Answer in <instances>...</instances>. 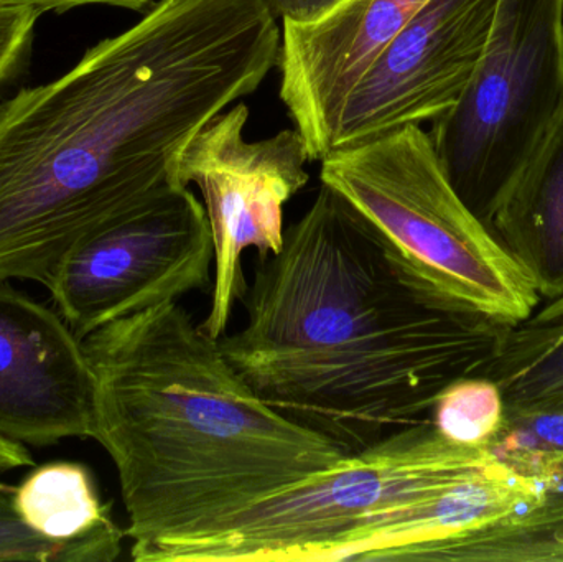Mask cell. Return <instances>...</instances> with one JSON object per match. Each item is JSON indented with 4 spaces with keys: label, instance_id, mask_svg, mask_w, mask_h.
Instances as JSON below:
<instances>
[{
    "label": "cell",
    "instance_id": "cell-1",
    "mask_svg": "<svg viewBox=\"0 0 563 562\" xmlns=\"http://www.w3.org/2000/svg\"><path fill=\"white\" fill-rule=\"evenodd\" d=\"M267 0H158L55 81L0 102V283L45 284L89 234L172 187V165L280 55Z\"/></svg>",
    "mask_w": 563,
    "mask_h": 562
},
{
    "label": "cell",
    "instance_id": "cell-2",
    "mask_svg": "<svg viewBox=\"0 0 563 562\" xmlns=\"http://www.w3.org/2000/svg\"><path fill=\"white\" fill-rule=\"evenodd\" d=\"M243 302L246 327L220 340L231 365L347 454L429 422L449 386L485 376L509 329L439 289L324 184Z\"/></svg>",
    "mask_w": 563,
    "mask_h": 562
},
{
    "label": "cell",
    "instance_id": "cell-3",
    "mask_svg": "<svg viewBox=\"0 0 563 562\" xmlns=\"http://www.w3.org/2000/svg\"><path fill=\"white\" fill-rule=\"evenodd\" d=\"M82 346L92 439L118 469L131 554L200 533L351 455L267 405L178 302L115 320Z\"/></svg>",
    "mask_w": 563,
    "mask_h": 562
},
{
    "label": "cell",
    "instance_id": "cell-4",
    "mask_svg": "<svg viewBox=\"0 0 563 562\" xmlns=\"http://www.w3.org/2000/svg\"><path fill=\"white\" fill-rule=\"evenodd\" d=\"M496 459L492 449L456 444L432 422H423L200 533L161 541L131 557L137 562H318L347 535L483 471Z\"/></svg>",
    "mask_w": 563,
    "mask_h": 562
},
{
    "label": "cell",
    "instance_id": "cell-5",
    "mask_svg": "<svg viewBox=\"0 0 563 562\" xmlns=\"http://www.w3.org/2000/svg\"><path fill=\"white\" fill-rule=\"evenodd\" d=\"M320 180L453 299L501 326L531 319L534 284L456 194L422 125L330 152Z\"/></svg>",
    "mask_w": 563,
    "mask_h": 562
},
{
    "label": "cell",
    "instance_id": "cell-6",
    "mask_svg": "<svg viewBox=\"0 0 563 562\" xmlns=\"http://www.w3.org/2000/svg\"><path fill=\"white\" fill-rule=\"evenodd\" d=\"M562 112L563 0H498L468 85L429 132L450 184L486 227Z\"/></svg>",
    "mask_w": 563,
    "mask_h": 562
},
{
    "label": "cell",
    "instance_id": "cell-7",
    "mask_svg": "<svg viewBox=\"0 0 563 562\" xmlns=\"http://www.w3.org/2000/svg\"><path fill=\"white\" fill-rule=\"evenodd\" d=\"M213 236L203 201L165 188L76 244L43 286L79 340L211 286Z\"/></svg>",
    "mask_w": 563,
    "mask_h": 562
},
{
    "label": "cell",
    "instance_id": "cell-8",
    "mask_svg": "<svg viewBox=\"0 0 563 562\" xmlns=\"http://www.w3.org/2000/svg\"><path fill=\"white\" fill-rule=\"evenodd\" d=\"M250 108L234 102L210 119L172 165L177 187L200 188L213 236L214 276L211 307L201 329L221 340L243 300L247 284L244 251L256 247L260 261L284 244V207L310 180L307 139L285 129L261 141H247Z\"/></svg>",
    "mask_w": 563,
    "mask_h": 562
},
{
    "label": "cell",
    "instance_id": "cell-9",
    "mask_svg": "<svg viewBox=\"0 0 563 562\" xmlns=\"http://www.w3.org/2000/svg\"><path fill=\"white\" fill-rule=\"evenodd\" d=\"M496 7L498 0H429L347 96L333 151L450 111L482 58Z\"/></svg>",
    "mask_w": 563,
    "mask_h": 562
},
{
    "label": "cell",
    "instance_id": "cell-10",
    "mask_svg": "<svg viewBox=\"0 0 563 562\" xmlns=\"http://www.w3.org/2000/svg\"><path fill=\"white\" fill-rule=\"evenodd\" d=\"M95 436L82 340L59 313L0 283V438L46 448Z\"/></svg>",
    "mask_w": 563,
    "mask_h": 562
},
{
    "label": "cell",
    "instance_id": "cell-11",
    "mask_svg": "<svg viewBox=\"0 0 563 562\" xmlns=\"http://www.w3.org/2000/svg\"><path fill=\"white\" fill-rule=\"evenodd\" d=\"M429 0H338L317 22L282 23L279 96L311 161L333 151L347 96Z\"/></svg>",
    "mask_w": 563,
    "mask_h": 562
},
{
    "label": "cell",
    "instance_id": "cell-12",
    "mask_svg": "<svg viewBox=\"0 0 563 562\" xmlns=\"http://www.w3.org/2000/svg\"><path fill=\"white\" fill-rule=\"evenodd\" d=\"M542 504L539 482L498 455L483 471L347 535L318 562H466L483 535Z\"/></svg>",
    "mask_w": 563,
    "mask_h": 562
},
{
    "label": "cell",
    "instance_id": "cell-13",
    "mask_svg": "<svg viewBox=\"0 0 563 562\" xmlns=\"http://www.w3.org/2000/svg\"><path fill=\"white\" fill-rule=\"evenodd\" d=\"M489 228L539 296L563 297V112L499 198Z\"/></svg>",
    "mask_w": 563,
    "mask_h": 562
},
{
    "label": "cell",
    "instance_id": "cell-14",
    "mask_svg": "<svg viewBox=\"0 0 563 562\" xmlns=\"http://www.w3.org/2000/svg\"><path fill=\"white\" fill-rule=\"evenodd\" d=\"M13 502L23 524L45 540L89 541L121 554L125 531L112 520L85 465L53 462L35 469L15 487Z\"/></svg>",
    "mask_w": 563,
    "mask_h": 562
},
{
    "label": "cell",
    "instance_id": "cell-15",
    "mask_svg": "<svg viewBox=\"0 0 563 562\" xmlns=\"http://www.w3.org/2000/svg\"><path fill=\"white\" fill-rule=\"evenodd\" d=\"M485 376L501 389L506 409L563 403V317L509 327Z\"/></svg>",
    "mask_w": 563,
    "mask_h": 562
},
{
    "label": "cell",
    "instance_id": "cell-16",
    "mask_svg": "<svg viewBox=\"0 0 563 562\" xmlns=\"http://www.w3.org/2000/svg\"><path fill=\"white\" fill-rule=\"evenodd\" d=\"M506 403L486 376L460 379L445 389L432 409L433 428L456 444L489 448L501 429Z\"/></svg>",
    "mask_w": 563,
    "mask_h": 562
},
{
    "label": "cell",
    "instance_id": "cell-17",
    "mask_svg": "<svg viewBox=\"0 0 563 562\" xmlns=\"http://www.w3.org/2000/svg\"><path fill=\"white\" fill-rule=\"evenodd\" d=\"M15 487L0 484V561L112 562L121 554L89 541L56 543L30 530L15 508Z\"/></svg>",
    "mask_w": 563,
    "mask_h": 562
},
{
    "label": "cell",
    "instance_id": "cell-18",
    "mask_svg": "<svg viewBox=\"0 0 563 562\" xmlns=\"http://www.w3.org/2000/svg\"><path fill=\"white\" fill-rule=\"evenodd\" d=\"M40 15L38 10L30 7L0 9V88L25 62Z\"/></svg>",
    "mask_w": 563,
    "mask_h": 562
},
{
    "label": "cell",
    "instance_id": "cell-19",
    "mask_svg": "<svg viewBox=\"0 0 563 562\" xmlns=\"http://www.w3.org/2000/svg\"><path fill=\"white\" fill-rule=\"evenodd\" d=\"M157 3V0H0V9H20L30 7L38 10L40 13L53 12L63 13L66 10L82 5H109L119 9L132 10V12L145 13Z\"/></svg>",
    "mask_w": 563,
    "mask_h": 562
},
{
    "label": "cell",
    "instance_id": "cell-20",
    "mask_svg": "<svg viewBox=\"0 0 563 562\" xmlns=\"http://www.w3.org/2000/svg\"><path fill=\"white\" fill-rule=\"evenodd\" d=\"M271 10L282 23L307 25L317 22L338 0H267Z\"/></svg>",
    "mask_w": 563,
    "mask_h": 562
},
{
    "label": "cell",
    "instance_id": "cell-21",
    "mask_svg": "<svg viewBox=\"0 0 563 562\" xmlns=\"http://www.w3.org/2000/svg\"><path fill=\"white\" fill-rule=\"evenodd\" d=\"M541 485L544 504L563 507V454L545 459L529 471Z\"/></svg>",
    "mask_w": 563,
    "mask_h": 562
},
{
    "label": "cell",
    "instance_id": "cell-22",
    "mask_svg": "<svg viewBox=\"0 0 563 562\" xmlns=\"http://www.w3.org/2000/svg\"><path fill=\"white\" fill-rule=\"evenodd\" d=\"M561 317H563V297L549 302L544 309L539 310L534 317H531V320H534V322H551V320L561 319Z\"/></svg>",
    "mask_w": 563,
    "mask_h": 562
},
{
    "label": "cell",
    "instance_id": "cell-23",
    "mask_svg": "<svg viewBox=\"0 0 563 562\" xmlns=\"http://www.w3.org/2000/svg\"><path fill=\"white\" fill-rule=\"evenodd\" d=\"M15 459V448L12 442L0 438V472L7 471Z\"/></svg>",
    "mask_w": 563,
    "mask_h": 562
}]
</instances>
